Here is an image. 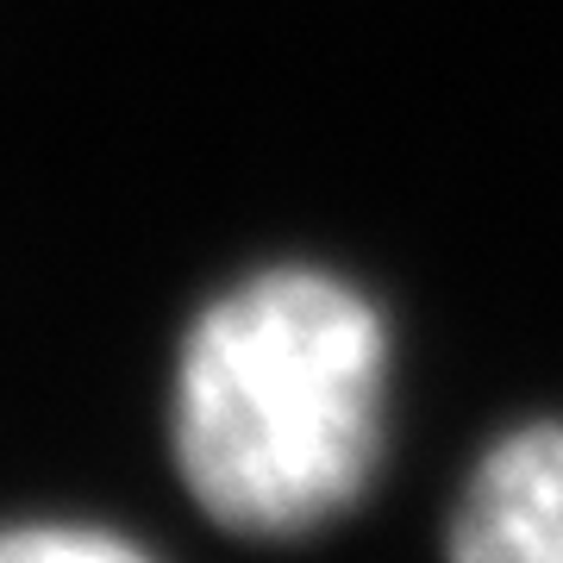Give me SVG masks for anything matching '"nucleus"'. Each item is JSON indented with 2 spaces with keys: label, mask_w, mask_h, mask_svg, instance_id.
Returning a JSON list of instances; mask_svg holds the SVG:
<instances>
[{
  "label": "nucleus",
  "mask_w": 563,
  "mask_h": 563,
  "mask_svg": "<svg viewBox=\"0 0 563 563\" xmlns=\"http://www.w3.org/2000/svg\"><path fill=\"white\" fill-rule=\"evenodd\" d=\"M388 325L325 269H263L188 325L176 463L207 520L301 539L363 495L383 451Z\"/></svg>",
  "instance_id": "obj_1"
},
{
  "label": "nucleus",
  "mask_w": 563,
  "mask_h": 563,
  "mask_svg": "<svg viewBox=\"0 0 563 563\" xmlns=\"http://www.w3.org/2000/svg\"><path fill=\"white\" fill-rule=\"evenodd\" d=\"M451 563H563V426L507 432L463 488Z\"/></svg>",
  "instance_id": "obj_2"
},
{
  "label": "nucleus",
  "mask_w": 563,
  "mask_h": 563,
  "mask_svg": "<svg viewBox=\"0 0 563 563\" xmlns=\"http://www.w3.org/2000/svg\"><path fill=\"white\" fill-rule=\"evenodd\" d=\"M0 563H151L125 539L88 532V526H20L0 532Z\"/></svg>",
  "instance_id": "obj_3"
}]
</instances>
